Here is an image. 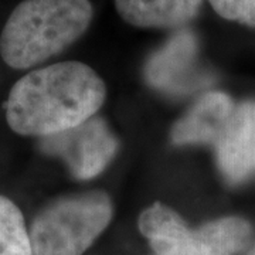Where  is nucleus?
Instances as JSON below:
<instances>
[{
	"label": "nucleus",
	"mask_w": 255,
	"mask_h": 255,
	"mask_svg": "<svg viewBox=\"0 0 255 255\" xmlns=\"http://www.w3.org/2000/svg\"><path fill=\"white\" fill-rule=\"evenodd\" d=\"M90 0H23L0 36V55L14 70H27L64 51L90 27Z\"/></svg>",
	"instance_id": "obj_2"
},
{
	"label": "nucleus",
	"mask_w": 255,
	"mask_h": 255,
	"mask_svg": "<svg viewBox=\"0 0 255 255\" xmlns=\"http://www.w3.org/2000/svg\"><path fill=\"white\" fill-rule=\"evenodd\" d=\"M197 44L187 30L172 37L166 46L147 61L145 75L147 82L159 91L170 95H186L206 82L194 70Z\"/></svg>",
	"instance_id": "obj_6"
},
{
	"label": "nucleus",
	"mask_w": 255,
	"mask_h": 255,
	"mask_svg": "<svg viewBox=\"0 0 255 255\" xmlns=\"http://www.w3.org/2000/svg\"><path fill=\"white\" fill-rule=\"evenodd\" d=\"M251 255H255V251H254V253H253V254H251Z\"/></svg>",
	"instance_id": "obj_12"
},
{
	"label": "nucleus",
	"mask_w": 255,
	"mask_h": 255,
	"mask_svg": "<svg viewBox=\"0 0 255 255\" xmlns=\"http://www.w3.org/2000/svg\"><path fill=\"white\" fill-rule=\"evenodd\" d=\"M43 150L63 157L81 180L100 174L112 160L118 142L102 119L92 117L78 127L43 139Z\"/></svg>",
	"instance_id": "obj_5"
},
{
	"label": "nucleus",
	"mask_w": 255,
	"mask_h": 255,
	"mask_svg": "<svg viewBox=\"0 0 255 255\" xmlns=\"http://www.w3.org/2000/svg\"><path fill=\"white\" fill-rule=\"evenodd\" d=\"M221 17L255 27V0H209Z\"/></svg>",
	"instance_id": "obj_11"
},
{
	"label": "nucleus",
	"mask_w": 255,
	"mask_h": 255,
	"mask_svg": "<svg viewBox=\"0 0 255 255\" xmlns=\"http://www.w3.org/2000/svg\"><path fill=\"white\" fill-rule=\"evenodd\" d=\"M112 219V203L94 191L43 209L28 231L33 255H82Z\"/></svg>",
	"instance_id": "obj_3"
},
{
	"label": "nucleus",
	"mask_w": 255,
	"mask_h": 255,
	"mask_svg": "<svg viewBox=\"0 0 255 255\" xmlns=\"http://www.w3.org/2000/svg\"><path fill=\"white\" fill-rule=\"evenodd\" d=\"M119 16L140 28H177L197 17L203 0H114Z\"/></svg>",
	"instance_id": "obj_9"
},
{
	"label": "nucleus",
	"mask_w": 255,
	"mask_h": 255,
	"mask_svg": "<svg viewBox=\"0 0 255 255\" xmlns=\"http://www.w3.org/2000/svg\"><path fill=\"white\" fill-rule=\"evenodd\" d=\"M0 255H33L24 217L4 196H0Z\"/></svg>",
	"instance_id": "obj_10"
},
{
	"label": "nucleus",
	"mask_w": 255,
	"mask_h": 255,
	"mask_svg": "<svg viewBox=\"0 0 255 255\" xmlns=\"http://www.w3.org/2000/svg\"><path fill=\"white\" fill-rule=\"evenodd\" d=\"M234 111V105L226 94H206L196 102L186 117L174 125L172 129V142L174 145H216Z\"/></svg>",
	"instance_id": "obj_8"
},
{
	"label": "nucleus",
	"mask_w": 255,
	"mask_h": 255,
	"mask_svg": "<svg viewBox=\"0 0 255 255\" xmlns=\"http://www.w3.org/2000/svg\"><path fill=\"white\" fill-rule=\"evenodd\" d=\"M105 95V84L91 67L63 61L33 70L13 85L6 119L18 135L53 136L92 118Z\"/></svg>",
	"instance_id": "obj_1"
},
{
	"label": "nucleus",
	"mask_w": 255,
	"mask_h": 255,
	"mask_svg": "<svg viewBox=\"0 0 255 255\" xmlns=\"http://www.w3.org/2000/svg\"><path fill=\"white\" fill-rule=\"evenodd\" d=\"M139 228L157 255H236L251 237V227L237 217L190 230L173 210L156 203L139 217Z\"/></svg>",
	"instance_id": "obj_4"
},
{
	"label": "nucleus",
	"mask_w": 255,
	"mask_h": 255,
	"mask_svg": "<svg viewBox=\"0 0 255 255\" xmlns=\"http://www.w3.org/2000/svg\"><path fill=\"white\" fill-rule=\"evenodd\" d=\"M217 163L230 183L246 180L255 170V102H244L234 111L216 143Z\"/></svg>",
	"instance_id": "obj_7"
}]
</instances>
